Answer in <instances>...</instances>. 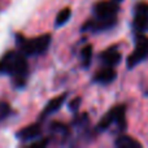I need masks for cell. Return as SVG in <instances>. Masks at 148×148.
Instances as JSON below:
<instances>
[{
	"instance_id": "obj_1",
	"label": "cell",
	"mask_w": 148,
	"mask_h": 148,
	"mask_svg": "<svg viewBox=\"0 0 148 148\" xmlns=\"http://www.w3.org/2000/svg\"><path fill=\"white\" fill-rule=\"evenodd\" d=\"M0 74L13 77L17 87H23L27 77V61L22 52L10 51L0 59Z\"/></svg>"
},
{
	"instance_id": "obj_2",
	"label": "cell",
	"mask_w": 148,
	"mask_h": 148,
	"mask_svg": "<svg viewBox=\"0 0 148 148\" xmlns=\"http://www.w3.org/2000/svg\"><path fill=\"white\" fill-rule=\"evenodd\" d=\"M16 40H17V46L20 51L25 56H39L48 49L52 38L49 34H44V35L36 36L33 39H27L22 35H17Z\"/></svg>"
},
{
	"instance_id": "obj_3",
	"label": "cell",
	"mask_w": 148,
	"mask_h": 148,
	"mask_svg": "<svg viewBox=\"0 0 148 148\" xmlns=\"http://www.w3.org/2000/svg\"><path fill=\"white\" fill-rule=\"evenodd\" d=\"M135 42H136L135 49L127 59L129 69H133L136 65H139L140 62L146 61L148 59V38L142 35V34H138L135 38Z\"/></svg>"
},
{
	"instance_id": "obj_4",
	"label": "cell",
	"mask_w": 148,
	"mask_h": 148,
	"mask_svg": "<svg viewBox=\"0 0 148 148\" xmlns=\"http://www.w3.org/2000/svg\"><path fill=\"white\" fill-rule=\"evenodd\" d=\"M117 23V17L112 18H101L96 17L88 20L83 26H82L81 31H90V33H100V31H105L112 29L113 26Z\"/></svg>"
},
{
	"instance_id": "obj_5",
	"label": "cell",
	"mask_w": 148,
	"mask_h": 148,
	"mask_svg": "<svg viewBox=\"0 0 148 148\" xmlns=\"http://www.w3.org/2000/svg\"><path fill=\"white\" fill-rule=\"evenodd\" d=\"M125 116V105H118V107H114L109 110L108 113H105L103 116V118L99 121L96 126V131L97 133H101V131H105L107 129H109L110 126L118 121V118Z\"/></svg>"
},
{
	"instance_id": "obj_6",
	"label": "cell",
	"mask_w": 148,
	"mask_h": 148,
	"mask_svg": "<svg viewBox=\"0 0 148 148\" xmlns=\"http://www.w3.org/2000/svg\"><path fill=\"white\" fill-rule=\"evenodd\" d=\"M120 10L118 3L114 0H105V1H99L94 7V14L96 17L101 18H112L117 16V12Z\"/></svg>"
},
{
	"instance_id": "obj_7",
	"label": "cell",
	"mask_w": 148,
	"mask_h": 148,
	"mask_svg": "<svg viewBox=\"0 0 148 148\" xmlns=\"http://www.w3.org/2000/svg\"><path fill=\"white\" fill-rule=\"evenodd\" d=\"M100 61L104 66H116L121 61V53L118 52L117 47H110L105 49L100 55Z\"/></svg>"
},
{
	"instance_id": "obj_8",
	"label": "cell",
	"mask_w": 148,
	"mask_h": 148,
	"mask_svg": "<svg viewBox=\"0 0 148 148\" xmlns=\"http://www.w3.org/2000/svg\"><path fill=\"white\" fill-rule=\"evenodd\" d=\"M117 78V73L113 66H104L103 69L97 70L94 75V82L100 84H109Z\"/></svg>"
},
{
	"instance_id": "obj_9",
	"label": "cell",
	"mask_w": 148,
	"mask_h": 148,
	"mask_svg": "<svg viewBox=\"0 0 148 148\" xmlns=\"http://www.w3.org/2000/svg\"><path fill=\"white\" fill-rule=\"evenodd\" d=\"M40 133H42L40 125H39V123H34V125H30V126H27V127L20 130L16 134V136H17L20 140L26 142V140H31V139L38 138V136L40 135Z\"/></svg>"
},
{
	"instance_id": "obj_10",
	"label": "cell",
	"mask_w": 148,
	"mask_h": 148,
	"mask_svg": "<svg viewBox=\"0 0 148 148\" xmlns=\"http://www.w3.org/2000/svg\"><path fill=\"white\" fill-rule=\"evenodd\" d=\"M66 96H68V94H62V95H60V96L52 99L51 101L46 105V108L43 109V112H42V114H40V118H46V117H48L49 114H53L55 112H57V110L62 107L64 101L66 100Z\"/></svg>"
},
{
	"instance_id": "obj_11",
	"label": "cell",
	"mask_w": 148,
	"mask_h": 148,
	"mask_svg": "<svg viewBox=\"0 0 148 148\" xmlns=\"http://www.w3.org/2000/svg\"><path fill=\"white\" fill-rule=\"evenodd\" d=\"M114 146L118 148H140L142 144L129 135H121L120 138L116 139Z\"/></svg>"
},
{
	"instance_id": "obj_12",
	"label": "cell",
	"mask_w": 148,
	"mask_h": 148,
	"mask_svg": "<svg viewBox=\"0 0 148 148\" xmlns=\"http://www.w3.org/2000/svg\"><path fill=\"white\" fill-rule=\"evenodd\" d=\"M133 29L138 34L146 31L147 29H148V17H147V16L135 14V17H134V21H133Z\"/></svg>"
},
{
	"instance_id": "obj_13",
	"label": "cell",
	"mask_w": 148,
	"mask_h": 148,
	"mask_svg": "<svg viewBox=\"0 0 148 148\" xmlns=\"http://www.w3.org/2000/svg\"><path fill=\"white\" fill-rule=\"evenodd\" d=\"M70 16H72V10H70V8H64V9H61L59 13H57L56 16V21H55V25H56V27H60V26L65 25V23L69 21Z\"/></svg>"
},
{
	"instance_id": "obj_14",
	"label": "cell",
	"mask_w": 148,
	"mask_h": 148,
	"mask_svg": "<svg viewBox=\"0 0 148 148\" xmlns=\"http://www.w3.org/2000/svg\"><path fill=\"white\" fill-rule=\"evenodd\" d=\"M91 59H92V47L91 46H84L81 51V60H82V65L83 68H88L91 64Z\"/></svg>"
},
{
	"instance_id": "obj_15",
	"label": "cell",
	"mask_w": 148,
	"mask_h": 148,
	"mask_svg": "<svg viewBox=\"0 0 148 148\" xmlns=\"http://www.w3.org/2000/svg\"><path fill=\"white\" fill-rule=\"evenodd\" d=\"M51 131L57 133V134H61V135H68V134H69V127L61 122H52L51 123Z\"/></svg>"
},
{
	"instance_id": "obj_16",
	"label": "cell",
	"mask_w": 148,
	"mask_h": 148,
	"mask_svg": "<svg viewBox=\"0 0 148 148\" xmlns=\"http://www.w3.org/2000/svg\"><path fill=\"white\" fill-rule=\"evenodd\" d=\"M134 13L139 16H147L148 17V3H139L134 8Z\"/></svg>"
},
{
	"instance_id": "obj_17",
	"label": "cell",
	"mask_w": 148,
	"mask_h": 148,
	"mask_svg": "<svg viewBox=\"0 0 148 148\" xmlns=\"http://www.w3.org/2000/svg\"><path fill=\"white\" fill-rule=\"evenodd\" d=\"M88 123V116L87 114H82L79 116V117L75 118V121L73 122L74 126H78V127H83L84 125H87Z\"/></svg>"
},
{
	"instance_id": "obj_18",
	"label": "cell",
	"mask_w": 148,
	"mask_h": 148,
	"mask_svg": "<svg viewBox=\"0 0 148 148\" xmlns=\"http://www.w3.org/2000/svg\"><path fill=\"white\" fill-rule=\"evenodd\" d=\"M9 113H10L9 105H8L7 103H1V104H0V120L5 118L8 114H9Z\"/></svg>"
},
{
	"instance_id": "obj_19",
	"label": "cell",
	"mask_w": 148,
	"mask_h": 148,
	"mask_svg": "<svg viewBox=\"0 0 148 148\" xmlns=\"http://www.w3.org/2000/svg\"><path fill=\"white\" fill-rule=\"evenodd\" d=\"M81 103H82V99H81V97H75L74 100H72V101L69 103V109H70V112H77V110H78V108H79V105H81Z\"/></svg>"
},
{
	"instance_id": "obj_20",
	"label": "cell",
	"mask_w": 148,
	"mask_h": 148,
	"mask_svg": "<svg viewBox=\"0 0 148 148\" xmlns=\"http://www.w3.org/2000/svg\"><path fill=\"white\" fill-rule=\"evenodd\" d=\"M49 143V139L48 138H44V139H40V140L38 142H33V143L30 144L31 148H38V147H47Z\"/></svg>"
},
{
	"instance_id": "obj_21",
	"label": "cell",
	"mask_w": 148,
	"mask_h": 148,
	"mask_svg": "<svg viewBox=\"0 0 148 148\" xmlns=\"http://www.w3.org/2000/svg\"><path fill=\"white\" fill-rule=\"evenodd\" d=\"M114 1H117V3H120V1H122V0H114Z\"/></svg>"
}]
</instances>
